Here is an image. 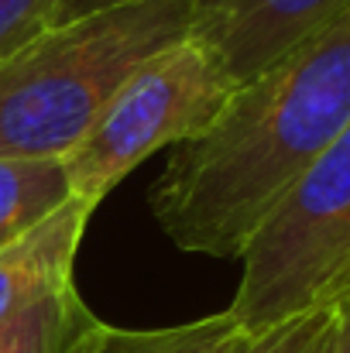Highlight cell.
I'll return each mask as SVG.
<instances>
[{
    "instance_id": "cell-4",
    "label": "cell",
    "mask_w": 350,
    "mask_h": 353,
    "mask_svg": "<svg viewBox=\"0 0 350 353\" xmlns=\"http://www.w3.org/2000/svg\"><path fill=\"white\" fill-rule=\"evenodd\" d=\"M233 90L220 59L193 34L148 55L107 100L83 141L62 154L72 199L97 210L155 151L200 137L224 114Z\"/></svg>"
},
{
    "instance_id": "cell-5",
    "label": "cell",
    "mask_w": 350,
    "mask_h": 353,
    "mask_svg": "<svg viewBox=\"0 0 350 353\" xmlns=\"http://www.w3.org/2000/svg\"><path fill=\"white\" fill-rule=\"evenodd\" d=\"M347 7L350 0H193L189 34L240 90Z\"/></svg>"
},
{
    "instance_id": "cell-7",
    "label": "cell",
    "mask_w": 350,
    "mask_h": 353,
    "mask_svg": "<svg viewBox=\"0 0 350 353\" xmlns=\"http://www.w3.org/2000/svg\"><path fill=\"white\" fill-rule=\"evenodd\" d=\"M247 336L227 309L162 330H124L86 312L66 353H237Z\"/></svg>"
},
{
    "instance_id": "cell-6",
    "label": "cell",
    "mask_w": 350,
    "mask_h": 353,
    "mask_svg": "<svg viewBox=\"0 0 350 353\" xmlns=\"http://www.w3.org/2000/svg\"><path fill=\"white\" fill-rule=\"evenodd\" d=\"M90 216V206L69 199L38 227H31L0 250V323L76 285L72 271Z\"/></svg>"
},
{
    "instance_id": "cell-2",
    "label": "cell",
    "mask_w": 350,
    "mask_h": 353,
    "mask_svg": "<svg viewBox=\"0 0 350 353\" xmlns=\"http://www.w3.org/2000/svg\"><path fill=\"white\" fill-rule=\"evenodd\" d=\"M193 0H134L48 28L0 62V158H62L120 83L189 34Z\"/></svg>"
},
{
    "instance_id": "cell-15",
    "label": "cell",
    "mask_w": 350,
    "mask_h": 353,
    "mask_svg": "<svg viewBox=\"0 0 350 353\" xmlns=\"http://www.w3.org/2000/svg\"><path fill=\"white\" fill-rule=\"evenodd\" d=\"M344 295H350V261L344 264V271L337 274V281L330 285V295H327V309L337 302V299H344Z\"/></svg>"
},
{
    "instance_id": "cell-13",
    "label": "cell",
    "mask_w": 350,
    "mask_h": 353,
    "mask_svg": "<svg viewBox=\"0 0 350 353\" xmlns=\"http://www.w3.org/2000/svg\"><path fill=\"white\" fill-rule=\"evenodd\" d=\"M330 309H333V353H350V295L337 299Z\"/></svg>"
},
{
    "instance_id": "cell-11",
    "label": "cell",
    "mask_w": 350,
    "mask_h": 353,
    "mask_svg": "<svg viewBox=\"0 0 350 353\" xmlns=\"http://www.w3.org/2000/svg\"><path fill=\"white\" fill-rule=\"evenodd\" d=\"M327 319V309H316L309 316H299V319H289L282 326H271L264 333H251L237 353H302L306 343L316 336L320 323Z\"/></svg>"
},
{
    "instance_id": "cell-10",
    "label": "cell",
    "mask_w": 350,
    "mask_h": 353,
    "mask_svg": "<svg viewBox=\"0 0 350 353\" xmlns=\"http://www.w3.org/2000/svg\"><path fill=\"white\" fill-rule=\"evenodd\" d=\"M62 0H0V62L55 28Z\"/></svg>"
},
{
    "instance_id": "cell-8",
    "label": "cell",
    "mask_w": 350,
    "mask_h": 353,
    "mask_svg": "<svg viewBox=\"0 0 350 353\" xmlns=\"http://www.w3.org/2000/svg\"><path fill=\"white\" fill-rule=\"evenodd\" d=\"M69 199L62 158H0V250Z\"/></svg>"
},
{
    "instance_id": "cell-3",
    "label": "cell",
    "mask_w": 350,
    "mask_h": 353,
    "mask_svg": "<svg viewBox=\"0 0 350 353\" xmlns=\"http://www.w3.org/2000/svg\"><path fill=\"white\" fill-rule=\"evenodd\" d=\"M240 281L227 305L244 333H264L327 309L350 261V123L302 172L240 250Z\"/></svg>"
},
{
    "instance_id": "cell-14",
    "label": "cell",
    "mask_w": 350,
    "mask_h": 353,
    "mask_svg": "<svg viewBox=\"0 0 350 353\" xmlns=\"http://www.w3.org/2000/svg\"><path fill=\"white\" fill-rule=\"evenodd\" d=\"M302 353H333V309H327V319L320 323L316 336L306 343Z\"/></svg>"
},
{
    "instance_id": "cell-1",
    "label": "cell",
    "mask_w": 350,
    "mask_h": 353,
    "mask_svg": "<svg viewBox=\"0 0 350 353\" xmlns=\"http://www.w3.org/2000/svg\"><path fill=\"white\" fill-rule=\"evenodd\" d=\"M350 123V7L233 90L200 137L172 148L151 185L165 236L237 261L247 240Z\"/></svg>"
},
{
    "instance_id": "cell-12",
    "label": "cell",
    "mask_w": 350,
    "mask_h": 353,
    "mask_svg": "<svg viewBox=\"0 0 350 353\" xmlns=\"http://www.w3.org/2000/svg\"><path fill=\"white\" fill-rule=\"evenodd\" d=\"M120 3H134V0H62V3H59L55 24H66V21H76V17L107 10V7H120Z\"/></svg>"
},
{
    "instance_id": "cell-9",
    "label": "cell",
    "mask_w": 350,
    "mask_h": 353,
    "mask_svg": "<svg viewBox=\"0 0 350 353\" xmlns=\"http://www.w3.org/2000/svg\"><path fill=\"white\" fill-rule=\"evenodd\" d=\"M86 312L90 305L83 302L76 285L55 292L0 323V353H66Z\"/></svg>"
}]
</instances>
